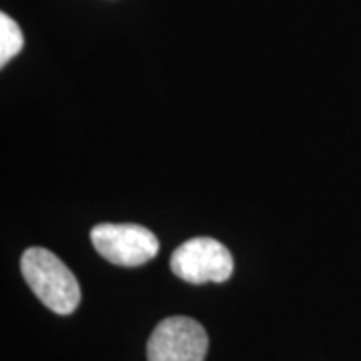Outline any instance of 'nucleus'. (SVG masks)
Here are the masks:
<instances>
[{"label":"nucleus","mask_w":361,"mask_h":361,"mask_svg":"<svg viewBox=\"0 0 361 361\" xmlns=\"http://www.w3.org/2000/svg\"><path fill=\"white\" fill-rule=\"evenodd\" d=\"M23 277L40 301L59 315H71L80 303V285L73 271L44 247H30L20 259Z\"/></svg>","instance_id":"nucleus-1"},{"label":"nucleus","mask_w":361,"mask_h":361,"mask_svg":"<svg viewBox=\"0 0 361 361\" xmlns=\"http://www.w3.org/2000/svg\"><path fill=\"white\" fill-rule=\"evenodd\" d=\"M233 269L231 251L213 237H193L171 255V271L187 283H225Z\"/></svg>","instance_id":"nucleus-2"},{"label":"nucleus","mask_w":361,"mask_h":361,"mask_svg":"<svg viewBox=\"0 0 361 361\" xmlns=\"http://www.w3.org/2000/svg\"><path fill=\"white\" fill-rule=\"evenodd\" d=\"M90 241L97 253L113 265L139 267L159 253L155 233L133 223H103L90 231Z\"/></svg>","instance_id":"nucleus-3"},{"label":"nucleus","mask_w":361,"mask_h":361,"mask_svg":"<svg viewBox=\"0 0 361 361\" xmlns=\"http://www.w3.org/2000/svg\"><path fill=\"white\" fill-rule=\"evenodd\" d=\"M209 337L205 327L185 315H173L157 325L147 343L149 361H205Z\"/></svg>","instance_id":"nucleus-4"},{"label":"nucleus","mask_w":361,"mask_h":361,"mask_svg":"<svg viewBox=\"0 0 361 361\" xmlns=\"http://www.w3.org/2000/svg\"><path fill=\"white\" fill-rule=\"evenodd\" d=\"M25 47V37L18 25L6 13L0 14V65L13 61Z\"/></svg>","instance_id":"nucleus-5"}]
</instances>
